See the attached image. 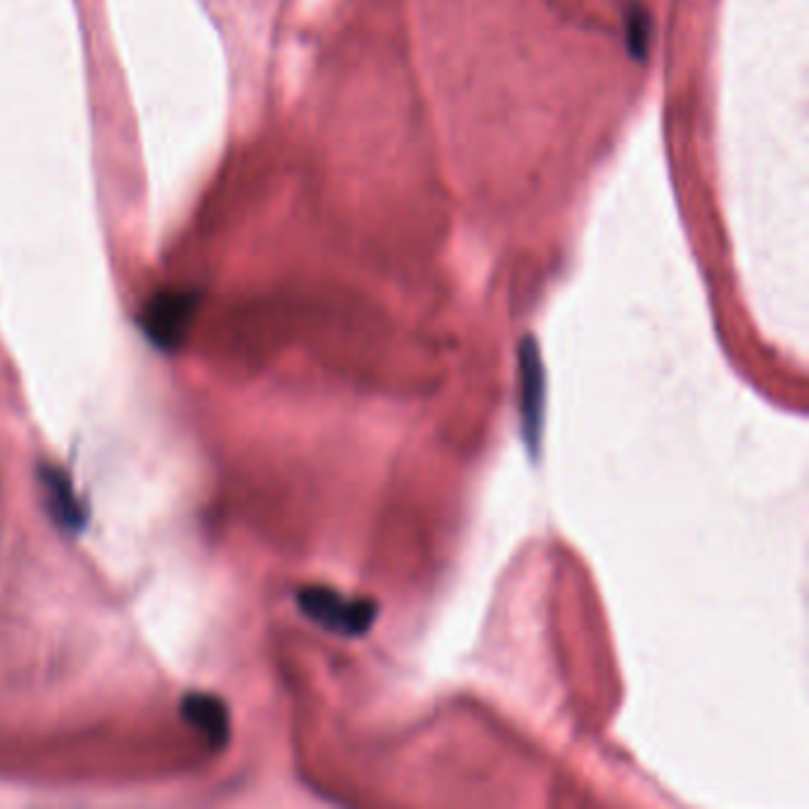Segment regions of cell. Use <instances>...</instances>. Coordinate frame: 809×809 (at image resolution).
Returning <instances> with one entry per match:
<instances>
[{
    "instance_id": "5",
    "label": "cell",
    "mask_w": 809,
    "mask_h": 809,
    "mask_svg": "<svg viewBox=\"0 0 809 809\" xmlns=\"http://www.w3.org/2000/svg\"><path fill=\"white\" fill-rule=\"evenodd\" d=\"M181 715L214 750H224L231 741V715L226 703L214 694L190 690L181 700Z\"/></svg>"
},
{
    "instance_id": "6",
    "label": "cell",
    "mask_w": 809,
    "mask_h": 809,
    "mask_svg": "<svg viewBox=\"0 0 809 809\" xmlns=\"http://www.w3.org/2000/svg\"><path fill=\"white\" fill-rule=\"evenodd\" d=\"M653 36V20L643 5H631L627 12V48L634 63H645Z\"/></svg>"
},
{
    "instance_id": "1",
    "label": "cell",
    "mask_w": 809,
    "mask_h": 809,
    "mask_svg": "<svg viewBox=\"0 0 809 809\" xmlns=\"http://www.w3.org/2000/svg\"><path fill=\"white\" fill-rule=\"evenodd\" d=\"M297 608L306 620L335 637H366L378 620L375 598H355L335 592L330 586H304L297 592Z\"/></svg>"
},
{
    "instance_id": "2",
    "label": "cell",
    "mask_w": 809,
    "mask_h": 809,
    "mask_svg": "<svg viewBox=\"0 0 809 809\" xmlns=\"http://www.w3.org/2000/svg\"><path fill=\"white\" fill-rule=\"evenodd\" d=\"M200 302L198 290H161L143 304L138 326L159 351H179L193 328Z\"/></svg>"
},
{
    "instance_id": "3",
    "label": "cell",
    "mask_w": 809,
    "mask_h": 809,
    "mask_svg": "<svg viewBox=\"0 0 809 809\" xmlns=\"http://www.w3.org/2000/svg\"><path fill=\"white\" fill-rule=\"evenodd\" d=\"M518 378H520V430L527 451L537 461L543 432V408H547V368H543L539 345L532 335L520 340L518 347Z\"/></svg>"
},
{
    "instance_id": "4",
    "label": "cell",
    "mask_w": 809,
    "mask_h": 809,
    "mask_svg": "<svg viewBox=\"0 0 809 809\" xmlns=\"http://www.w3.org/2000/svg\"><path fill=\"white\" fill-rule=\"evenodd\" d=\"M38 487L50 520L67 535H79L88 525V508L74 490L71 477L57 465L38 468Z\"/></svg>"
}]
</instances>
